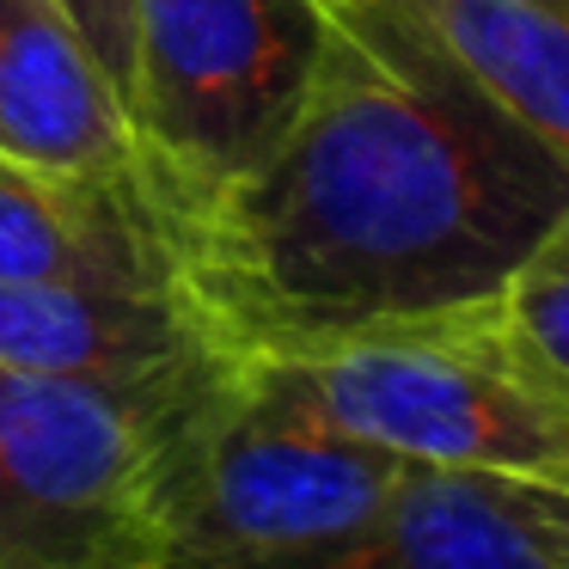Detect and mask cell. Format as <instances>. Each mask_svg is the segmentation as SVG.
Here are the masks:
<instances>
[{
  "label": "cell",
  "instance_id": "obj_1",
  "mask_svg": "<svg viewBox=\"0 0 569 569\" xmlns=\"http://www.w3.org/2000/svg\"><path fill=\"white\" fill-rule=\"evenodd\" d=\"M569 214V160L508 117L410 0H331L276 148L178 233V295L239 356L508 295Z\"/></svg>",
  "mask_w": 569,
  "mask_h": 569
},
{
  "label": "cell",
  "instance_id": "obj_2",
  "mask_svg": "<svg viewBox=\"0 0 569 569\" xmlns=\"http://www.w3.org/2000/svg\"><path fill=\"white\" fill-rule=\"evenodd\" d=\"M405 459L319 417L270 356L221 349L166 429V569H288L361 532Z\"/></svg>",
  "mask_w": 569,
  "mask_h": 569
},
{
  "label": "cell",
  "instance_id": "obj_3",
  "mask_svg": "<svg viewBox=\"0 0 569 569\" xmlns=\"http://www.w3.org/2000/svg\"><path fill=\"white\" fill-rule=\"evenodd\" d=\"M270 361L331 429L405 466L569 478V380L520 331L508 295Z\"/></svg>",
  "mask_w": 569,
  "mask_h": 569
},
{
  "label": "cell",
  "instance_id": "obj_4",
  "mask_svg": "<svg viewBox=\"0 0 569 569\" xmlns=\"http://www.w3.org/2000/svg\"><path fill=\"white\" fill-rule=\"evenodd\" d=\"M325 19L331 0H129L136 172L172 251L300 111Z\"/></svg>",
  "mask_w": 569,
  "mask_h": 569
},
{
  "label": "cell",
  "instance_id": "obj_5",
  "mask_svg": "<svg viewBox=\"0 0 569 569\" xmlns=\"http://www.w3.org/2000/svg\"><path fill=\"white\" fill-rule=\"evenodd\" d=\"M214 356L160 380L0 368V569H166V429Z\"/></svg>",
  "mask_w": 569,
  "mask_h": 569
},
{
  "label": "cell",
  "instance_id": "obj_6",
  "mask_svg": "<svg viewBox=\"0 0 569 569\" xmlns=\"http://www.w3.org/2000/svg\"><path fill=\"white\" fill-rule=\"evenodd\" d=\"M288 569H569V483L405 466L368 527Z\"/></svg>",
  "mask_w": 569,
  "mask_h": 569
},
{
  "label": "cell",
  "instance_id": "obj_7",
  "mask_svg": "<svg viewBox=\"0 0 569 569\" xmlns=\"http://www.w3.org/2000/svg\"><path fill=\"white\" fill-rule=\"evenodd\" d=\"M0 153L141 184L123 87L56 0H0Z\"/></svg>",
  "mask_w": 569,
  "mask_h": 569
},
{
  "label": "cell",
  "instance_id": "obj_8",
  "mask_svg": "<svg viewBox=\"0 0 569 569\" xmlns=\"http://www.w3.org/2000/svg\"><path fill=\"white\" fill-rule=\"evenodd\" d=\"M0 282L178 288V258L141 184L0 153Z\"/></svg>",
  "mask_w": 569,
  "mask_h": 569
},
{
  "label": "cell",
  "instance_id": "obj_9",
  "mask_svg": "<svg viewBox=\"0 0 569 569\" xmlns=\"http://www.w3.org/2000/svg\"><path fill=\"white\" fill-rule=\"evenodd\" d=\"M178 288L0 282V368L38 380H160L214 356Z\"/></svg>",
  "mask_w": 569,
  "mask_h": 569
},
{
  "label": "cell",
  "instance_id": "obj_10",
  "mask_svg": "<svg viewBox=\"0 0 569 569\" xmlns=\"http://www.w3.org/2000/svg\"><path fill=\"white\" fill-rule=\"evenodd\" d=\"M508 117L569 160V0H410Z\"/></svg>",
  "mask_w": 569,
  "mask_h": 569
},
{
  "label": "cell",
  "instance_id": "obj_11",
  "mask_svg": "<svg viewBox=\"0 0 569 569\" xmlns=\"http://www.w3.org/2000/svg\"><path fill=\"white\" fill-rule=\"evenodd\" d=\"M508 312L539 343V356L569 380V214L532 246V258L508 282Z\"/></svg>",
  "mask_w": 569,
  "mask_h": 569
},
{
  "label": "cell",
  "instance_id": "obj_12",
  "mask_svg": "<svg viewBox=\"0 0 569 569\" xmlns=\"http://www.w3.org/2000/svg\"><path fill=\"white\" fill-rule=\"evenodd\" d=\"M56 7L87 31V43L99 50V62L111 68L117 87H129V0H56Z\"/></svg>",
  "mask_w": 569,
  "mask_h": 569
},
{
  "label": "cell",
  "instance_id": "obj_13",
  "mask_svg": "<svg viewBox=\"0 0 569 569\" xmlns=\"http://www.w3.org/2000/svg\"><path fill=\"white\" fill-rule=\"evenodd\" d=\"M563 483H569V478H563Z\"/></svg>",
  "mask_w": 569,
  "mask_h": 569
}]
</instances>
